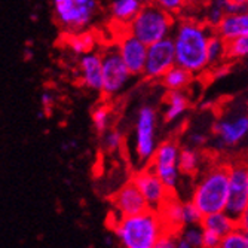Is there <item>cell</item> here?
<instances>
[{
	"label": "cell",
	"mask_w": 248,
	"mask_h": 248,
	"mask_svg": "<svg viewBox=\"0 0 248 248\" xmlns=\"http://www.w3.org/2000/svg\"><path fill=\"white\" fill-rule=\"evenodd\" d=\"M216 29L205 21L185 15L178 16L171 34L177 64L187 69L193 76L208 72V45Z\"/></svg>",
	"instance_id": "obj_1"
},
{
	"label": "cell",
	"mask_w": 248,
	"mask_h": 248,
	"mask_svg": "<svg viewBox=\"0 0 248 248\" xmlns=\"http://www.w3.org/2000/svg\"><path fill=\"white\" fill-rule=\"evenodd\" d=\"M113 228L122 248H153L170 233L159 211L150 208L140 214L116 217Z\"/></svg>",
	"instance_id": "obj_2"
},
{
	"label": "cell",
	"mask_w": 248,
	"mask_h": 248,
	"mask_svg": "<svg viewBox=\"0 0 248 248\" xmlns=\"http://www.w3.org/2000/svg\"><path fill=\"white\" fill-rule=\"evenodd\" d=\"M229 198V161H217L199 174L190 201L199 211L208 216L226 210Z\"/></svg>",
	"instance_id": "obj_3"
},
{
	"label": "cell",
	"mask_w": 248,
	"mask_h": 248,
	"mask_svg": "<svg viewBox=\"0 0 248 248\" xmlns=\"http://www.w3.org/2000/svg\"><path fill=\"white\" fill-rule=\"evenodd\" d=\"M157 124H159V115L155 106L144 104L137 110L132 129V156L137 170L149 167L159 146Z\"/></svg>",
	"instance_id": "obj_4"
},
{
	"label": "cell",
	"mask_w": 248,
	"mask_h": 248,
	"mask_svg": "<svg viewBox=\"0 0 248 248\" xmlns=\"http://www.w3.org/2000/svg\"><path fill=\"white\" fill-rule=\"evenodd\" d=\"M177 16L171 15L156 3H144L140 14L129 24L128 31L139 37L146 45H152L171 37Z\"/></svg>",
	"instance_id": "obj_5"
},
{
	"label": "cell",
	"mask_w": 248,
	"mask_h": 248,
	"mask_svg": "<svg viewBox=\"0 0 248 248\" xmlns=\"http://www.w3.org/2000/svg\"><path fill=\"white\" fill-rule=\"evenodd\" d=\"M57 24L65 33L91 27L100 14V0H51Z\"/></svg>",
	"instance_id": "obj_6"
},
{
	"label": "cell",
	"mask_w": 248,
	"mask_h": 248,
	"mask_svg": "<svg viewBox=\"0 0 248 248\" xmlns=\"http://www.w3.org/2000/svg\"><path fill=\"white\" fill-rule=\"evenodd\" d=\"M103 58V89L101 94L106 98H115L121 95L129 86L132 78H135L126 64L124 62L116 45L106 46L101 51Z\"/></svg>",
	"instance_id": "obj_7"
},
{
	"label": "cell",
	"mask_w": 248,
	"mask_h": 248,
	"mask_svg": "<svg viewBox=\"0 0 248 248\" xmlns=\"http://www.w3.org/2000/svg\"><path fill=\"white\" fill-rule=\"evenodd\" d=\"M248 210V168L244 157L229 161V198L226 211L239 221Z\"/></svg>",
	"instance_id": "obj_8"
},
{
	"label": "cell",
	"mask_w": 248,
	"mask_h": 248,
	"mask_svg": "<svg viewBox=\"0 0 248 248\" xmlns=\"http://www.w3.org/2000/svg\"><path fill=\"white\" fill-rule=\"evenodd\" d=\"M180 152H182V146H180L178 141L165 140L159 143L152 162L149 164V168L159 175V178L168 186L171 192L177 189L180 177L183 175L178 165Z\"/></svg>",
	"instance_id": "obj_9"
},
{
	"label": "cell",
	"mask_w": 248,
	"mask_h": 248,
	"mask_svg": "<svg viewBox=\"0 0 248 248\" xmlns=\"http://www.w3.org/2000/svg\"><path fill=\"white\" fill-rule=\"evenodd\" d=\"M177 64L175 48L171 37L149 45L143 76L149 80H161L164 75Z\"/></svg>",
	"instance_id": "obj_10"
},
{
	"label": "cell",
	"mask_w": 248,
	"mask_h": 248,
	"mask_svg": "<svg viewBox=\"0 0 248 248\" xmlns=\"http://www.w3.org/2000/svg\"><path fill=\"white\" fill-rule=\"evenodd\" d=\"M131 180L139 186V189L143 193V196H144L150 210L159 211V208L174 193L159 178V175H157L155 171H152L149 167L137 170V172L132 175Z\"/></svg>",
	"instance_id": "obj_11"
},
{
	"label": "cell",
	"mask_w": 248,
	"mask_h": 248,
	"mask_svg": "<svg viewBox=\"0 0 248 248\" xmlns=\"http://www.w3.org/2000/svg\"><path fill=\"white\" fill-rule=\"evenodd\" d=\"M116 48L129 69V72L134 76H143L144 67H146V60H147V49L149 45L141 42L139 37H135L132 33L126 30H122L116 36Z\"/></svg>",
	"instance_id": "obj_12"
},
{
	"label": "cell",
	"mask_w": 248,
	"mask_h": 248,
	"mask_svg": "<svg viewBox=\"0 0 248 248\" xmlns=\"http://www.w3.org/2000/svg\"><path fill=\"white\" fill-rule=\"evenodd\" d=\"M213 135L221 147H236L248 135V113L223 116L213 125Z\"/></svg>",
	"instance_id": "obj_13"
},
{
	"label": "cell",
	"mask_w": 248,
	"mask_h": 248,
	"mask_svg": "<svg viewBox=\"0 0 248 248\" xmlns=\"http://www.w3.org/2000/svg\"><path fill=\"white\" fill-rule=\"evenodd\" d=\"M111 205H113V210L118 214V217L140 214L149 208L143 193L140 192L139 186L135 185L132 180H128V182L113 195V198H111Z\"/></svg>",
	"instance_id": "obj_14"
},
{
	"label": "cell",
	"mask_w": 248,
	"mask_h": 248,
	"mask_svg": "<svg viewBox=\"0 0 248 248\" xmlns=\"http://www.w3.org/2000/svg\"><path fill=\"white\" fill-rule=\"evenodd\" d=\"M78 75L80 85L89 91L101 93L103 89V58L101 52H88L78 60Z\"/></svg>",
	"instance_id": "obj_15"
},
{
	"label": "cell",
	"mask_w": 248,
	"mask_h": 248,
	"mask_svg": "<svg viewBox=\"0 0 248 248\" xmlns=\"http://www.w3.org/2000/svg\"><path fill=\"white\" fill-rule=\"evenodd\" d=\"M144 3L141 0H108L107 14L115 26L121 29H128L143 9Z\"/></svg>",
	"instance_id": "obj_16"
},
{
	"label": "cell",
	"mask_w": 248,
	"mask_h": 248,
	"mask_svg": "<svg viewBox=\"0 0 248 248\" xmlns=\"http://www.w3.org/2000/svg\"><path fill=\"white\" fill-rule=\"evenodd\" d=\"M216 33L226 42L236 37L248 36V8L229 12L216 27Z\"/></svg>",
	"instance_id": "obj_17"
},
{
	"label": "cell",
	"mask_w": 248,
	"mask_h": 248,
	"mask_svg": "<svg viewBox=\"0 0 248 248\" xmlns=\"http://www.w3.org/2000/svg\"><path fill=\"white\" fill-rule=\"evenodd\" d=\"M190 107V98L186 91H167L164 98L162 119L165 124H175L182 119Z\"/></svg>",
	"instance_id": "obj_18"
},
{
	"label": "cell",
	"mask_w": 248,
	"mask_h": 248,
	"mask_svg": "<svg viewBox=\"0 0 248 248\" xmlns=\"http://www.w3.org/2000/svg\"><path fill=\"white\" fill-rule=\"evenodd\" d=\"M97 43H98V37L89 30L65 33V37H64L65 48L69 49L73 55H76L78 58L88 54V52L95 51Z\"/></svg>",
	"instance_id": "obj_19"
},
{
	"label": "cell",
	"mask_w": 248,
	"mask_h": 248,
	"mask_svg": "<svg viewBox=\"0 0 248 248\" xmlns=\"http://www.w3.org/2000/svg\"><path fill=\"white\" fill-rule=\"evenodd\" d=\"M159 214L167 224V228L170 233L177 235L178 232H182L185 228V221H183V202H180L174 193L170 196V199L165 204L159 208Z\"/></svg>",
	"instance_id": "obj_20"
},
{
	"label": "cell",
	"mask_w": 248,
	"mask_h": 248,
	"mask_svg": "<svg viewBox=\"0 0 248 248\" xmlns=\"http://www.w3.org/2000/svg\"><path fill=\"white\" fill-rule=\"evenodd\" d=\"M178 165L183 175L198 177V174L205 168V156L201 152V149L183 146L182 152H180Z\"/></svg>",
	"instance_id": "obj_21"
},
{
	"label": "cell",
	"mask_w": 248,
	"mask_h": 248,
	"mask_svg": "<svg viewBox=\"0 0 248 248\" xmlns=\"http://www.w3.org/2000/svg\"><path fill=\"white\" fill-rule=\"evenodd\" d=\"M193 75L185 67L175 64L159 80L165 91H186L193 82Z\"/></svg>",
	"instance_id": "obj_22"
},
{
	"label": "cell",
	"mask_w": 248,
	"mask_h": 248,
	"mask_svg": "<svg viewBox=\"0 0 248 248\" xmlns=\"http://www.w3.org/2000/svg\"><path fill=\"white\" fill-rule=\"evenodd\" d=\"M201 226L204 229H207V231L218 233L223 238V236H226L228 233H231L238 226V221L235 218H232L226 211H220V213L204 216Z\"/></svg>",
	"instance_id": "obj_23"
},
{
	"label": "cell",
	"mask_w": 248,
	"mask_h": 248,
	"mask_svg": "<svg viewBox=\"0 0 248 248\" xmlns=\"http://www.w3.org/2000/svg\"><path fill=\"white\" fill-rule=\"evenodd\" d=\"M232 11L233 8L228 0H207L204 6V16L201 19L205 21L213 29H216L224 19V16Z\"/></svg>",
	"instance_id": "obj_24"
},
{
	"label": "cell",
	"mask_w": 248,
	"mask_h": 248,
	"mask_svg": "<svg viewBox=\"0 0 248 248\" xmlns=\"http://www.w3.org/2000/svg\"><path fill=\"white\" fill-rule=\"evenodd\" d=\"M91 122L98 135L111 129V122H113V110L106 103L95 106L91 111Z\"/></svg>",
	"instance_id": "obj_25"
},
{
	"label": "cell",
	"mask_w": 248,
	"mask_h": 248,
	"mask_svg": "<svg viewBox=\"0 0 248 248\" xmlns=\"http://www.w3.org/2000/svg\"><path fill=\"white\" fill-rule=\"evenodd\" d=\"M228 61V42L217 33L213 34L210 45H208V62H210V70L217 65L224 64Z\"/></svg>",
	"instance_id": "obj_26"
},
{
	"label": "cell",
	"mask_w": 248,
	"mask_h": 248,
	"mask_svg": "<svg viewBox=\"0 0 248 248\" xmlns=\"http://www.w3.org/2000/svg\"><path fill=\"white\" fill-rule=\"evenodd\" d=\"M100 137H101V147L108 153L119 152L122 149L124 143H125L124 134L119 129H115V128H111L107 132L101 134Z\"/></svg>",
	"instance_id": "obj_27"
},
{
	"label": "cell",
	"mask_w": 248,
	"mask_h": 248,
	"mask_svg": "<svg viewBox=\"0 0 248 248\" xmlns=\"http://www.w3.org/2000/svg\"><path fill=\"white\" fill-rule=\"evenodd\" d=\"M248 58V36L236 37L228 42V61H241Z\"/></svg>",
	"instance_id": "obj_28"
},
{
	"label": "cell",
	"mask_w": 248,
	"mask_h": 248,
	"mask_svg": "<svg viewBox=\"0 0 248 248\" xmlns=\"http://www.w3.org/2000/svg\"><path fill=\"white\" fill-rule=\"evenodd\" d=\"M220 248H248V232L236 226L231 233L223 236Z\"/></svg>",
	"instance_id": "obj_29"
},
{
	"label": "cell",
	"mask_w": 248,
	"mask_h": 248,
	"mask_svg": "<svg viewBox=\"0 0 248 248\" xmlns=\"http://www.w3.org/2000/svg\"><path fill=\"white\" fill-rule=\"evenodd\" d=\"M153 3H156L157 6H161L162 9L178 18L183 16V14L187 11L190 0H153Z\"/></svg>",
	"instance_id": "obj_30"
},
{
	"label": "cell",
	"mask_w": 248,
	"mask_h": 248,
	"mask_svg": "<svg viewBox=\"0 0 248 248\" xmlns=\"http://www.w3.org/2000/svg\"><path fill=\"white\" fill-rule=\"evenodd\" d=\"M204 214L199 211V208L193 204L192 201L183 202V221L185 226H196L202 223Z\"/></svg>",
	"instance_id": "obj_31"
},
{
	"label": "cell",
	"mask_w": 248,
	"mask_h": 248,
	"mask_svg": "<svg viewBox=\"0 0 248 248\" xmlns=\"http://www.w3.org/2000/svg\"><path fill=\"white\" fill-rule=\"evenodd\" d=\"M180 235L185 236L193 248H202V241H204V228L201 224L196 226H185Z\"/></svg>",
	"instance_id": "obj_32"
},
{
	"label": "cell",
	"mask_w": 248,
	"mask_h": 248,
	"mask_svg": "<svg viewBox=\"0 0 248 248\" xmlns=\"http://www.w3.org/2000/svg\"><path fill=\"white\" fill-rule=\"evenodd\" d=\"M221 236L216 232L204 229V241H202V248H220Z\"/></svg>",
	"instance_id": "obj_33"
},
{
	"label": "cell",
	"mask_w": 248,
	"mask_h": 248,
	"mask_svg": "<svg viewBox=\"0 0 248 248\" xmlns=\"http://www.w3.org/2000/svg\"><path fill=\"white\" fill-rule=\"evenodd\" d=\"M207 135L204 132H189L187 135V144L186 146H190V147H196V149H201L207 144Z\"/></svg>",
	"instance_id": "obj_34"
},
{
	"label": "cell",
	"mask_w": 248,
	"mask_h": 248,
	"mask_svg": "<svg viewBox=\"0 0 248 248\" xmlns=\"http://www.w3.org/2000/svg\"><path fill=\"white\" fill-rule=\"evenodd\" d=\"M153 248H175V235L174 233H168L167 236H164L159 242H157Z\"/></svg>",
	"instance_id": "obj_35"
},
{
	"label": "cell",
	"mask_w": 248,
	"mask_h": 248,
	"mask_svg": "<svg viewBox=\"0 0 248 248\" xmlns=\"http://www.w3.org/2000/svg\"><path fill=\"white\" fill-rule=\"evenodd\" d=\"M175 248H193V247H192V244L185 236L177 233L175 235Z\"/></svg>",
	"instance_id": "obj_36"
},
{
	"label": "cell",
	"mask_w": 248,
	"mask_h": 248,
	"mask_svg": "<svg viewBox=\"0 0 248 248\" xmlns=\"http://www.w3.org/2000/svg\"><path fill=\"white\" fill-rule=\"evenodd\" d=\"M42 106H43V108H46V110H51V107L54 106V98H52V95L49 93H43Z\"/></svg>",
	"instance_id": "obj_37"
},
{
	"label": "cell",
	"mask_w": 248,
	"mask_h": 248,
	"mask_svg": "<svg viewBox=\"0 0 248 248\" xmlns=\"http://www.w3.org/2000/svg\"><path fill=\"white\" fill-rule=\"evenodd\" d=\"M228 2L232 5L233 11L242 9V8H248V0H228Z\"/></svg>",
	"instance_id": "obj_38"
},
{
	"label": "cell",
	"mask_w": 248,
	"mask_h": 248,
	"mask_svg": "<svg viewBox=\"0 0 248 248\" xmlns=\"http://www.w3.org/2000/svg\"><path fill=\"white\" fill-rule=\"evenodd\" d=\"M238 226L239 228H242L244 231H247L248 232V210L244 213V216L239 218V221H238Z\"/></svg>",
	"instance_id": "obj_39"
},
{
	"label": "cell",
	"mask_w": 248,
	"mask_h": 248,
	"mask_svg": "<svg viewBox=\"0 0 248 248\" xmlns=\"http://www.w3.org/2000/svg\"><path fill=\"white\" fill-rule=\"evenodd\" d=\"M141 2H143V3H152L153 0H141Z\"/></svg>",
	"instance_id": "obj_40"
},
{
	"label": "cell",
	"mask_w": 248,
	"mask_h": 248,
	"mask_svg": "<svg viewBox=\"0 0 248 248\" xmlns=\"http://www.w3.org/2000/svg\"><path fill=\"white\" fill-rule=\"evenodd\" d=\"M244 159H245V162H247V168H248V156H245Z\"/></svg>",
	"instance_id": "obj_41"
}]
</instances>
